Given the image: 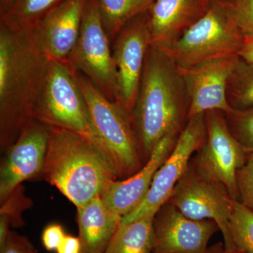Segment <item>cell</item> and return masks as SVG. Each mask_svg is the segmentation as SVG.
<instances>
[{
  "mask_svg": "<svg viewBox=\"0 0 253 253\" xmlns=\"http://www.w3.org/2000/svg\"><path fill=\"white\" fill-rule=\"evenodd\" d=\"M49 59L35 29L10 26L0 20V146L9 149L34 119L44 89Z\"/></svg>",
  "mask_w": 253,
  "mask_h": 253,
  "instance_id": "cell-1",
  "label": "cell"
},
{
  "mask_svg": "<svg viewBox=\"0 0 253 253\" xmlns=\"http://www.w3.org/2000/svg\"><path fill=\"white\" fill-rule=\"evenodd\" d=\"M190 100L180 69L165 50L150 46L129 118L143 164L169 134H180Z\"/></svg>",
  "mask_w": 253,
  "mask_h": 253,
  "instance_id": "cell-2",
  "label": "cell"
},
{
  "mask_svg": "<svg viewBox=\"0 0 253 253\" xmlns=\"http://www.w3.org/2000/svg\"><path fill=\"white\" fill-rule=\"evenodd\" d=\"M42 176L76 208L101 197L118 176L104 153L78 133L49 127Z\"/></svg>",
  "mask_w": 253,
  "mask_h": 253,
  "instance_id": "cell-3",
  "label": "cell"
},
{
  "mask_svg": "<svg viewBox=\"0 0 253 253\" xmlns=\"http://www.w3.org/2000/svg\"><path fill=\"white\" fill-rule=\"evenodd\" d=\"M76 81L89 109L101 149L118 179H126L144 166L129 115L118 102L110 101L81 73Z\"/></svg>",
  "mask_w": 253,
  "mask_h": 253,
  "instance_id": "cell-4",
  "label": "cell"
},
{
  "mask_svg": "<svg viewBox=\"0 0 253 253\" xmlns=\"http://www.w3.org/2000/svg\"><path fill=\"white\" fill-rule=\"evenodd\" d=\"M34 119L49 127L78 133L102 151L84 95L74 71L66 63L49 60L47 77Z\"/></svg>",
  "mask_w": 253,
  "mask_h": 253,
  "instance_id": "cell-5",
  "label": "cell"
},
{
  "mask_svg": "<svg viewBox=\"0 0 253 253\" xmlns=\"http://www.w3.org/2000/svg\"><path fill=\"white\" fill-rule=\"evenodd\" d=\"M244 38L222 0H212L206 14L165 50L181 68L238 56Z\"/></svg>",
  "mask_w": 253,
  "mask_h": 253,
  "instance_id": "cell-6",
  "label": "cell"
},
{
  "mask_svg": "<svg viewBox=\"0 0 253 253\" xmlns=\"http://www.w3.org/2000/svg\"><path fill=\"white\" fill-rule=\"evenodd\" d=\"M99 0H87L81 32L66 63L81 73L110 101L118 103L117 71ZM119 104V103H118Z\"/></svg>",
  "mask_w": 253,
  "mask_h": 253,
  "instance_id": "cell-7",
  "label": "cell"
},
{
  "mask_svg": "<svg viewBox=\"0 0 253 253\" xmlns=\"http://www.w3.org/2000/svg\"><path fill=\"white\" fill-rule=\"evenodd\" d=\"M207 135L190 161V166L208 180L223 184L231 198L239 201L236 175L247 161L248 153L231 134L224 113L206 112Z\"/></svg>",
  "mask_w": 253,
  "mask_h": 253,
  "instance_id": "cell-8",
  "label": "cell"
},
{
  "mask_svg": "<svg viewBox=\"0 0 253 253\" xmlns=\"http://www.w3.org/2000/svg\"><path fill=\"white\" fill-rule=\"evenodd\" d=\"M168 201L191 219L215 221L223 236L224 251H238L230 231L234 200L223 184L203 177L189 165Z\"/></svg>",
  "mask_w": 253,
  "mask_h": 253,
  "instance_id": "cell-9",
  "label": "cell"
},
{
  "mask_svg": "<svg viewBox=\"0 0 253 253\" xmlns=\"http://www.w3.org/2000/svg\"><path fill=\"white\" fill-rule=\"evenodd\" d=\"M207 135L206 113H200L186 123L174 149L155 174L142 203L123 218L122 222L154 217L170 198L173 190L189 167L191 158L202 146Z\"/></svg>",
  "mask_w": 253,
  "mask_h": 253,
  "instance_id": "cell-10",
  "label": "cell"
},
{
  "mask_svg": "<svg viewBox=\"0 0 253 253\" xmlns=\"http://www.w3.org/2000/svg\"><path fill=\"white\" fill-rule=\"evenodd\" d=\"M150 46L147 11L128 21L113 41L112 51L117 71L118 103L129 116L135 102Z\"/></svg>",
  "mask_w": 253,
  "mask_h": 253,
  "instance_id": "cell-11",
  "label": "cell"
},
{
  "mask_svg": "<svg viewBox=\"0 0 253 253\" xmlns=\"http://www.w3.org/2000/svg\"><path fill=\"white\" fill-rule=\"evenodd\" d=\"M49 137V126L33 119L4 151L0 167L1 203L23 181L42 175Z\"/></svg>",
  "mask_w": 253,
  "mask_h": 253,
  "instance_id": "cell-12",
  "label": "cell"
},
{
  "mask_svg": "<svg viewBox=\"0 0 253 253\" xmlns=\"http://www.w3.org/2000/svg\"><path fill=\"white\" fill-rule=\"evenodd\" d=\"M219 231L215 221L191 219L168 201L154 216L153 253H208Z\"/></svg>",
  "mask_w": 253,
  "mask_h": 253,
  "instance_id": "cell-13",
  "label": "cell"
},
{
  "mask_svg": "<svg viewBox=\"0 0 253 253\" xmlns=\"http://www.w3.org/2000/svg\"><path fill=\"white\" fill-rule=\"evenodd\" d=\"M238 56L208 60L181 68L190 100L188 121L200 113L231 109L226 96V83Z\"/></svg>",
  "mask_w": 253,
  "mask_h": 253,
  "instance_id": "cell-14",
  "label": "cell"
},
{
  "mask_svg": "<svg viewBox=\"0 0 253 253\" xmlns=\"http://www.w3.org/2000/svg\"><path fill=\"white\" fill-rule=\"evenodd\" d=\"M180 134L164 136L137 172L111 183L101 196L104 204L123 218L134 211L144 201L155 174L172 152Z\"/></svg>",
  "mask_w": 253,
  "mask_h": 253,
  "instance_id": "cell-15",
  "label": "cell"
},
{
  "mask_svg": "<svg viewBox=\"0 0 253 253\" xmlns=\"http://www.w3.org/2000/svg\"><path fill=\"white\" fill-rule=\"evenodd\" d=\"M212 0H155L147 10L151 46L166 50L207 13Z\"/></svg>",
  "mask_w": 253,
  "mask_h": 253,
  "instance_id": "cell-16",
  "label": "cell"
},
{
  "mask_svg": "<svg viewBox=\"0 0 253 253\" xmlns=\"http://www.w3.org/2000/svg\"><path fill=\"white\" fill-rule=\"evenodd\" d=\"M87 0H64L35 28L49 60L66 63L77 42Z\"/></svg>",
  "mask_w": 253,
  "mask_h": 253,
  "instance_id": "cell-17",
  "label": "cell"
},
{
  "mask_svg": "<svg viewBox=\"0 0 253 253\" xmlns=\"http://www.w3.org/2000/svg\"><path fill=\"white\" fill-rule=\"evenodd\" d=\"M122 219L100 196L77 208L81 253H104Z\"/></svg>",
  "mask_w": 253,
  "mask_h": 253,
  "instance_id": "cell-18",
  "label": "cell"
},
{
  "mask_svg": "<svg viewBox=\"0 0 253 253\" xmlns=\"http://www.w3.org/2000/svg\"><path fill=\"white\" fill-rule=\"evenodd\" d=\"M154 218L121 222L104 253H153Z\"/></svg>",
  "mask_w": 253,
  "mask_h": 253,
  "instance_id": "cell-19",
  "label": "cell"
},
{
  "mask_svg": "<svg viewBox=\"0 0 253 253\" xmlns=\"http://www.w3.org/2000/svg\"><path fill=\"white\" fill-rule=\"evenodd\" d=\"M101 18L110 41H114L128 21L147 11L155 0H99Z\"/></svg>",
  "mask_w": 253,
  "mask_h": 253,
  "instance_id": "cell-20",
  "label": "cell"
},
{
  "mask_svg": "<svg viewBox=\"0 0 253 253\" xmlns=\"http://www.w3.org/2000/svg\"><path fill=\"white\" fill-rule=\"evenodd\" d=\"M226 96L231 109L253 108V65L239 56L227 80Z\"/></svg>",
  "mask_w": 253,
  "mask_h": 253,
  "instance_id": "cell-21",
  "label": "cell"
},
{
  "mask_svg": "<svg viewBox=\"0 0 253 253\" xmlns=\"http://www.w3.org/2000/svg\"><path fill=\"white\" fill-rule=\"evenodd\" d=\"M64 0H16L13 7L0 20L10 26L35 29L44 18Z\"/></svg>",
  "mask_w": 253,
  "mask_h": 253,
  "instance_id": "cell-22",
  "label": "cell"
},
{
  "mask_svg": "<svg viewBox=\"0 0 253 253\" xmlns=\"http://www.w3.org/2000/svg\"><path fill=\"white\" fill-rule=\"evenodd\" d=\"M230 231L237 251L253 253V211L236 200L232 205Z\"/></svg>",
  "mask_w": 253,
  "mask_h": 253,
  "instance_id": "cell-23",
  "label": "cell"
},
{
  "mask_svg": "<svg viewBox=\"0 0 253 253\" xmlns=\"http://www.w3.org/2000/svg\"><path fill=\"white\" fill-rule=\"evenodd\" d=\"M231 134L248 154H253V108L224 113Z\"/></svg>",
  "mask_w": 253,
  "mask_h": 253,
  "instance_id": "cell-24",
  "label": "cell"
},
{
  "mask_svg": "<svg viewBox=\"0 0 253 253\" xmlns=\"http://www.w3.org/2000/svg\"><path fill=\"white\" fill-rule=\"evenodd\" d=\"M244 39L253 38V0H222Z\"/></svg>",
  "mask_w": 253,
  "mask_h": 253,
  "instance_id": "cell-25",
  "label": "cell"
},
{
  "mask_svg": "<svg viewBox=\"0 0 253 253\" xmlns=\"http://www.w3.org/2000/svg\"><path fill=\"white\" fill-rule=\"evenodd\" d=\"M1 204L0 216L6 217L11 223V226L15 227L22 225L21 212L31 205V202L23 194L21 187L18 186Z\"/></svg>",
  "mask_w": 253,
  "mask_h": 253,
  "instance_id": "cell-26",
  "label": "cell"
},
{
  "mask_svg": "<svg viewBox=\"0 0 253 253\" xmlns=\"http://www.w3.org/2000/svg\"><path fill=\"white\" fill-rule=\"evenodd\" d=\"M240 202L253 211V154H248L247 161L236 175Z\"/></svg>",
  "mask_w": 253,
  "mask_h": 253,
  "instance_id": "cell-27",
  "label": "cell"
},
{
  "mask_svg": "<svg viewBox=\"0 0 253 253\" xmlns=\"http://www.w3.org/2000/svg\"><path fill=\"white\" fill-rule=\"evenodd\" d=\"M66 236L62 226L51 224L44 228L42 234V243L48 251H56Z\"/></svg>",
  "mask_w": 253,
  "mask_h": 253,
  "instance_id": "cell-28",
  "label": "cell"
},
{
  "mask_svg": "<svg viewBox=\"0 0 253 253\" xmlns=\"http://www.w3.org/2000/svg\"><path fill=\"white\" fill-rule=\"evenodd\" d=\"M0 253H36L31 241L26 237L11 231L9 239Z\"/></svg>",
  "mask_w": 253,
  "mask_h": 253,
  "instance_id": "cell-29",
  "label": "cell"
},
{
  "mask_svg": "<svg viewBox=\"0 0 253 253\" xmlns=\"http://www.w3.org/2000/svg\"><path fill=\"white\" fill-rule=\"evenodd\" d=\"M81 241L79 237L71 235L65 236L56 253H81Z\"/></svg>",
  "mask_w": 253,
  "mask_h": 253,
  "instance_id": "cell-30",
  "label": "cell"
},
{
  "mask_svg": "<svg viewBox=\"0 0 253 253\" xmlns=\"http://www.w3.org/2000/svg\"><path fill=\"white\" fill-rule=\"evenodd\" d=\"M238 56L246 62L253 65V38L244 39Z\"/></svg>",
  "mask_w": 253,
  "mask_h": 253,
  "instance_id": "cell-31",
  "label": "cell"
},
{
  "mask_svg": "<svg viewBox=\"0 0 253 253\" xmlns=\"http://www.w3.org/2000/svg\"><path fill=\"white\" fill-rule=\"evenodd\" d=\"M16 1V0H0V16L9 12Z\"/></svg>",
  "mask_w": 253,
  "mask_h": 253,
  "instance_id": "cell-32",
  "label": "cell"
},
{
  "mask_svg": "<svg viewBox=\"0 0 253 253\" xmlns=\"http://www.w3.org/2000/svg\"><path fill=\"white\" fill-rule=\"evenodd\" d=\"M224 244H219L209 248L208 253H224Z\"/></svg>",
  "mask_w": 253,
  "mask_h": 253,
  "instance_id": "cell-33",
  "label": "cell"
},
{
  "mask_svg": "<svg viewBox=\"0 0 253 253\" xmlns=\"http://www.w3.org/2000/svg\"><path fill=\"white\" fill-rule=\"evenodd\" d=\"M224 253H242V252H240V251H235V252H226L225 251H224Z\"/></svg>",
  "mask_w": 253,
  "mask_h": 253,
  "instance_id": "cell-34",
  "label": "cell"
}]
</instances>
